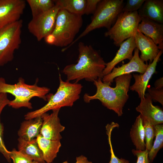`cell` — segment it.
Returning a JSON list of instances; mask_svg holds the SVG:
<instances>
[{
	"instance_id": "obj_23",
	"label": "cell",
	"mask_w": 163,
	"mask_h": 163,
	"mask_svg": "<svg viewBox=\"0 0 163 163\" xmlns=\"http://www.w3.org/2000/svg\"><path fill=\"white\" fill-rule=\"evenodd\" d=\"M55 4L61 9L72 14L82 16L85 14L86 0H54Z\"/></svg>"
},
{
	"instance_id": "obj_19",
	"label": "cell",
	"mask_w": 163,
	"mask_h": 163,
	"mask_svg": "<svg viewBox=\"0 0 163 163\" xmlns=\"http://www.w3.org/2000/svg\"><path fill=\"white\" fill-rule=\"evenodd\" d=\"M43 123L41 116L26 120L22 122L18 132L19 138L25 140L30 141L40 134Z\"/></svg>"
},
{
	"instance_id": "obj_3",
	"label": "cell",
	"mask_w": 163,
	"mask_h": 163,
	"mask_svg": "<svg viewBox=\"0 0 163 163\" xmlns=\"http://www.w3.org/2000/svg\"><path fill=\"white\" fill-rule=\"evenodd\" d=\"M82 24V16L60 9L56 16L53 30L44 38L45 40L50 45L67 47L74 41Z\"/></svg>"
},
{
	"instance_id": "obj_2",
	"label": "cell",
	"mask_w": 163,
	"mask_h": 163,
	"mask_svg": "<svg viewBox=\"0 0 163 163\" xmlns=\"http://www.w3.org/2000/svg\"><path fill=\"white\" fill-rule=\"evenodd\" d=\"M132 76L131 74L122 75L115 78L116 86L112 88L103 82L100 78L94 82L96 92L93 95L85 93L84 101L86 103L95 99L99 100L107 108L114 111L119 117L123 114V108L129 98V91Z\"/></svg>"
},
{
	"instance_id": "obj_9",
	"label": "cell",
	"mask_w": 163,
	"mask_h": 163,
	"mask_svg": "<svg viewBox=\"0 0 163 163\" xmlns=\"http://www.w3.org/2000/svg\"><path fill=\"white\" fill-rule=\"evenodd\" d=\"M60 9L55 4L50 10L32 17L27 28L29 32L36 37L37 41H40L52 32Z\"/></svg>"
},
{
	"instance_id": "obj_10",
	"label": "cell",
	"mask_w": 163,
	"mask_h": 163,
	"mask_svg": "<svg viewBox=\"0 0 163 163\" xmlns=\"http://www.w3.org/2000/svg\"><path fill=\"white\" fill-rule=\"evenodd\" d=\"M139 53V50L136 48L134 50L133 56L129 61L120 66L113 68L110 73L103 76L102 79L103 82L110 86L114 79L120 76L134 72L140 74L144 73L148 64L141 59Z\"/></svg>"
},
{
	"instance_id": "obj_8",
	"label": "cell",
	"mask_w": 163,
	"mask_h": 163,
	"mask_svg": "<svg viewBox=\"0 0 163 163\" xmlns=\"http://www.w3.org/2000/svg\"><path fill=\"white\" fill-rule=\"evenodd\" d=\"M22 21L19 20L0 28V66L11 61L21 43Z\"/></svg>"
},
{
	"instance_id": "obj_37",
	"label": "cell",
	"mask_w": 163,
	"mask_h": 163,
	"mask_svg": "<svg viewBox=\"0 0 163 163\" xmlns=\"http://www.w3.org/2000/svg\"><path fill=\"white\" fill-rule=\"evenodd\" d=\"M31 163H41L40 162L33 160Z\"/></svg>"
},
{
	"instance_id": "obj_14",
	"label": "cell",
	"mask_w": 163,
	"mask_h": 163,
	"mask_svg": "<svg viewBox=\"0 0 163 163\" xmlns=\"http://www.w3.org/2000/svg\"><path fill=\"white\" fill-rule=\"evenodd\" d=\"M163 52V50H160L156 57L152 62L148 64L145 72L140 74H133L135 82L133 85L130 86V90L137 93L140 99L144 98L145 92L148 82L154 74L156 72V68L158 62Z\"/></svg>"
},
{
	"instance_id": "obj_29",
	"label": "cell",
	"mask_w": 163,
	"mask_h": 163,
	"mask_svg": "<svg viewBox=\"0 0 163 163\" xmlns=\"http://www.w3.org/2000/svg\"><path fill=\"white\" fill-rule=\"evenodd\" d=\"M145 0H127L122 10L123 12H133L138 11Z\"/></svg>"
},
{
	"instance_id": "obj_22",
	"label": "cell",
	"mask_w": 163,
	"mask_h": 163,
	"mask_svg": "<svg viewBox=\"0 0 163 163\" xmlns=\"http://www.w3.org/2000/svg\"><path fill=\"white\" fill-rule=\"evenodd\" d=\"M130 135L136 149L143 151L145 150V131L141 115L137 117L130 129Z\"/></svg>"
},
{
	"instance_id": "obj_17",
	"label": "cell",
	"mask_w": 163,
	"mask_h": 163,
	"mask_svg": "<svg viewBox=\"0 0 163 163\" xmlns=\"http://www.w3.org/2000/svg\"><path fill=\"white\" fill-rule=\"evenodd\" d=\"M120 48L113 59L110 62L106 63L103 71V76L110 73L115 66L122 61L132 59L133 52L136 48L134 37H130L123 41L120 46Z\"/></svg>"
},
{
	"instance_id": "obj_21",
	"label": "cell",
	"mask_w": 163,
	"mask_h": 163,
	"mask_svg": "<svg viewBox=\"0 0 163 163\" xmlns=\"http://www.w3.org/2000/svg\"><path fill=\"white\" fill-rule=\"evenodd\" d=\"M18 141V151L29 156L33 160L45 163L36 138L27 141L19 137Z\"/></svg>"
},
{
	"instance_id": "obj_25",
	"label": "cell",
	"mask_w": 163,
	"mask_h": 163,
	"mask_svg": "<svg viewBox=\"0 0 163 163\" xmlns=\"http://www.w3.org/2000/svg\"><path fill=\"white\" fill-rule=\"evenodd\" d=\"M155 140L153 145L149 151V158L152 162L159 151L163 146V125L158 124L155 126Z\"/></svg>"
},
{
	"instance_id": "obj_16",
	"label": "cell",
	"mask_w": 163,
	"mask_h": 163,
	"mask_svg": "<svg viewBox=\"0 0 163 163\" xmlns=\"http://www.w3.org/2000/svg\"><path fill=\"white\" fill-rule=\"evenodd\" d=\"M138 31L151 38L158 46L163 50V25L149 19L142 18Z\"/></svg>"
},
{
	"instance_id": "obj_26",
	"label": "cell",
	"mask_w": 163,
	"mask_h": 163,
	"mask_svg": "<svg viewBox=\"0 0 163 163\" xmlns=\"http://www.w3.org/2000/svg\"><path fill=\"white\" fill-rule=\"evenodd\" d=\"M142 119L145 131V150L149 151L152 147L155 136V126L146 120Z\"/></svg>"
},
{
	"instance_id": "obj_6",
	"label": "cell",
	"mask_w": 163,
	"mask_h": 163,
	"mask_svg": "<svg viewBox=\"0 0 163 163\" xmlns=\"http://www.w3.org/2000/svg\"><path fill=\"white\" fill-rule=\"evenodd\" d=\"M123 6V0H101L93 14L91 22L70 45L63 48V50H67L79 39L94 30L102 27L109 29L122 12Z\"/></svg>"
},
{
	"instance_id": "obj_4",
	"label": "cell",
	"mask_w": 163,
	"mask_h": 163,
	"mask_svg": "<svg viewBox=\"0 0 163 163\" xmlns=\"http://www.w3.org/2000/svg\"><path fill=\"white\" fill-rule=\"evenodd\" d=\"M59 74V84L54 94L50 95L47 103L42 107L29 112L24 115L25 120L32 119L41 116L49 110L64 107H72L80 98L83 86L78 83H72L63 81Z\"/></svg>"
},
{
	"instance_id": "obj_33",
	"label": "cell",
	"mask_w": 163,
	"mask_h": 163,
	"mask_svg": "<svg viewBox=\"0 0 163 163\" xmlns=\"http://www.w3.org/2000/svg\"><path fill=\"white\" fill-rule=\"evenodd\" d=\"M101 0H86L85 14H93Z\"/></svg>"
},
{
	"instance_id": "obj_24",
	"label": "cell",
	"mask_w": 163,
	"mask_h": 163,
	"mask_svg": "<svg viewBox=\"0 0 163 163\" xmlns=\"http://www.w3.org/2000/svg\"><path fill=\"white\" fill-rule=\"evenodd\" d=\"M30 8L32 17L50 10L55 5L54 0H27Z\"/></svg>"
},
{
	"instance_id": "obj_20",
	"label": "cell",
	"mask_w": 163,
	"mask_h": 163,
	"mask_svg": "<svg viewBox=\"0 0 163 163\" xmlns=\"http://www.w3.org/2000/svg\"><path fill=\"white\" fill-rule=\"evenodd\" d=\"M36 139L44 161L46 163H52L56 157L61 146L60 141L49 139L40 134Z\"/></svg>"
},
{
	"instance_id": "obj_1",
	"label": "cell",
	"mask_w": 163,
	"mask_h": 163,
	"mask_svg": "<svg viewBox=\"0 0 163 163\" xmlns=\"http://www.w3.org/2000/svg\"><path fill=\"white\" fill-rule=\"evenodd\" d=\"M78 50L77 63L67 65L62 70L67 76L66 81L78 83L83 79L93 82L99 78L102 79L106 63L99 53L91 46L82 42L78 44Z\"/></svg>"
},
{
	"instance_id": "obj_11",
	"label": "cell",
	"mask_w": 163,
	"mask_h": 163,
	"mask_svg": "<svg viewBox=\"0 0 163 163\" xmlns=\"http://www.w3.org/2000/svg\"><path fill=\"white\" fill-rule=\"evenodd\" d=\"M24 0H0V28L20 20L26 6Z\"/></svg>"
},
{
	"instance_id": "obj_32",
	"label": "cell",
	"mask_w": 163,
	"mask_h": 163,
	"mask_svg": "<svg viewBox=\"0 0 163 163\" xmlns=\"http://www.w3.org/2000/svg\"><path fill=\"white\" fill-rule=\"evenodd\" d=\"M148 93L152 100L158 102L163 105V88L156 89L154 87L148 89Z\"/></svg>"
},
{
	"instance_id": "obj_28",
	"label": "cell",
	"mask_w": 163,
	"mask_h": 163,
	"mask_svg": "<svg viewBox=\"0 0 163 163\" xmlns=\"http://www.w3.org/2000/svg\"><path fill=\"white\" fill-rule=\"evenodd\" d=\"M10 157L13 163H31L33 161L29 156L15 149L10 151Z\"/></svg>"
},
{
	"instance_id": "obj_38",
	"label": "cell",
	"mask_w": 163,
	"mask_h": 163,
	"mask_svg": "<svg viewBox=\"0 0 163 163\" xmlns=\"http://www.w3.org/2000/svg\"><path fill=\"white\" fill-rule=\"evenodd\" d=\"M62 163H69L68 162V161H65L63 162Z\"/></svg>"
},
{
	"instance_id": "obj_30",
	"label": "cell",
	"mask_w": 163,
	"mask_h": 163,
	"mask_svg": "<svg viewBox=\"0 0 163 163\" xmlns=\"http://www.w3.org/2000/svg\"><path fill=\"white\" fill-rule=\"evenodd\" d=\"M4 127L1 122L0 117V152L9 162L11 161L10 151H9L5 145L3 139Z\"/></svg>"
},
{
	"instance_id": "obj_34",
	"label": "cell",
	"mask_w": 163,
	"mask_h": 163,
	"mask_svg": "<svg viewBox=\"0 0 163 163\" xmlns=\"http://www.w3.org/2000/svg\"><path fill=\"white\" fill-rule=\"evenodd\" d=\"M10 100L6 93H0V114L4 108L9 103Z\"/></svg>"
},
{
	"instance_id": "obj_7",
	"label": "cell",
	"mask_w": 163,
	"mask_h": 163,
	"mask_svg": "<svg viewBox=\"0 0 163 163\" xmlns=\"http://www.w3.org/2000/svg\"><path fill=\"white\" fill-rule=\"evenodd\" d=\"M141 20L137 11L122 12L114 24L105 33L104 36L109 37L116 46L119 47L125 40L135 36Z\"/></svg>"
},
{
	"instance_id": "obj_18",
	"label": "cell",
	"mask_w": 163,
	"mask_h": 163,
	"mask_svg": "<svg viewBox=\"0 0 163 163\" xmlns=\"http://www.w3.org/2000/svg\"><path fill=\"white\" fill-rule=\"evenodd\" d=\"M140 17L163 23V0H145L137 11Z\"/></svg>"
},
{
	"instance_id": "obj_39",
	"label": "cell",
	"mask_w": 163,
	"mask_h": 163,
	"mask_svg": "<svg viewBox=\"0 0 163 163\" xmlns=\"http://www.w3.org/2000/svg\"></svg>"
},
{
	"instance_id": "obj_13",
	"label": "cell",
	"mask_w": 163,
	"mask_h": 163,
	"mask_svg": "<svg viewBox=\"0 0 163 163\" xmlns=\"http://www.w3.org/2000/svg\"><path fill=\"white\" fill-rule=\"evenodd\" d=\"M139 104L136 107L137 111L140 113L142 117L153 125L163 123V111L158 106H154L152 100L148 93L144 98L140 99Z\"/></svg>"
},
{
	"instance_id": "obj_15",
	"label": "cell",
	"mask_w": 163,
	"mask_h": 163,
	"mask_svg": "<svg viewBox=\"0 0 163 163\" xmlns=\"http://www.w3.org/2000/svg\"><path fill=\"white\" fill-rule=\"evenodd\" d=\"M134 37L136 48L141 52L140 58L144 62L151 63L160 50L158 46L151 38L138 31Z\"/></svg>"
},
{
	"instance_id": "obj_31",
	"label": "cell",
	"mask_w": 163,
	"mask_h": 163,
	"mask_svg": "<svg viewBox=\"0 0 163 163\" xmlns=\"http://www.w3.org/2000/svg\"><path fill=\"white\" fill-rule=\"evenodd\" d=\"M133 154L137 158L136 163H152L149 158V151L145 150L143 151L133 149Z\"/></svg>"
},
{
	"instance_id": "obj_27",
	"label": "cell",
	"mask_w": 163,
	"mask_h": 163,
	"mask_svg": "<svg viewBox=\"0 0 163 163\" xmlns=\"http://www.w3.org/2000/svg\"><path fill=\"white\" fill-rule=\"evenodd\" d=\"M113 129V127L110 126H107L106 127L111 155L110 160L109 163H129V161L126 159L122 158H118L115 155L114 153L111 140V133Z\"/></svg>"
},
{
	"instance_id": "obj_12",
	"label": "cell",
	"mask_w": 163,
	"mask_h": 163,
	"mask_svg": "<svg viewBox=\"0 0 163 163\" xmlns=\"http://www.w3.org/2000/svg\"><path fill=\"white\" fill-rule=\"evenodd\" d=\"M60 109L53 110L50 114L46 113L41 115L43 123L40 134L44 137L59 141L62 138L60 133L64 130L65 127L60 123L58 117Z\"/></svg>"
},
{
	"instance_id": "obj_36",
	"label": "cell",
	"mask_w": 163,
	"mask_h": 163,
	"mask_svg": "<svg viewBox=\"0 0 163 163\" xmlns=\"http://www.w3.org/2000/svg\"><path fill=\"white\" fill-rule=\"evenodd\" d=\"M154 88L156 89L163 88V78L161 77L157 79L154 83Z\"/></svg>"
},
{
	"instance_id": "obj_5",
	"label": "cell",
	"mask_w": 163,
	"mask_h": 163,
	"mask_svg": "<svg viewBox=\"0 0 163 163\" xmlns=\"http://www.w3.org/2000/svg\"><path fill=\"white\" fill-rule=\"evenodd\" d=\"M18 81L14 85L6 83L4 78L0 77V93H9L15 97L10 101L9 106L15 109L25 107L32 109V104L30 101L33 97H37L45 101L47 100L46 95L50 91L49 88L39 87L37 83L28 85L21 78H19Z\"/></svg>"
},
{
	"instance_id": "obj_35",
	"label": "cell",
	"mask_w": 163,
	"mask_h": 163,
	"mask_svg": "<svg viewBox=\"0 0 163 163\" xmlns=\"http://www.w3.org/2000/svg\"><path fill=\"white\" fill-rule=\"evenodd\" d=\"M75 163H92L89 161L87 158L83 155H81L76 158V162Z\"/></svg>"
}]
</instances>
